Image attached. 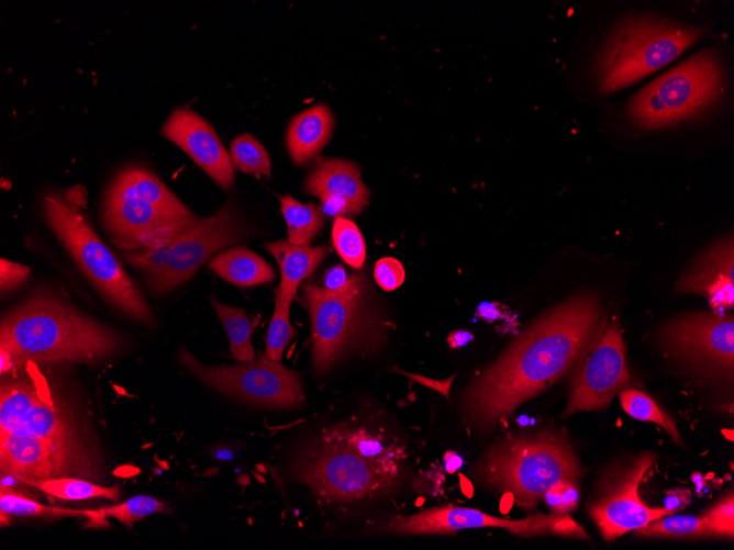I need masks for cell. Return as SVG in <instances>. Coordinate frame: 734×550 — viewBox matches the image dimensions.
<instances>
[{
	"label": "cell",
	"mask_w": 734,
	"mask_h": 550,
	"mask_svg": "<svg viewBox=\"0 0 734 550\" xmlns=\"http://www.w3.org/2000/svg\"><path fill=\"white\" fill-rule=\"evenodd\" d=\"M102 224L116 247L134 251L157 228L194 214L148 168L116 173L102 203Z\"/></svg>",
	"instance_id": "30bf717a"
},
{
	"label": "cell",
	"mask_w": 734,
	"mask_h": 550,
	"mask_svg": "<svg viewBox=\"0 0 734 550\" xmlns=\"http://www.w3.org/2000/svg\"><path fill=\"white\" fill-rule=\"evenodd\" d=\"M210 301L229 337L232 357L240 362L254 360L256 355L251 338L258 321L252 322L244 310L224 305L215 296Z\"/></svg>",
	"instance_id": "d4e9b609"
},
{
	"label": "cell",
	"mask_w": 734,
	"mask_h": 550,
	"mask_svg": "<svg viewBox=\"0 0 734 550\" xmlns=\"http://www.w3.org/2000/svg\"><path fill=\"white\" fill-rule=\"evenodd\" d=\"M0 512L7 517L87 516V510L47 506L5 486H1L0 491Z\"/></svg>",
	"instance_id": "4dcf8cb0"
},
{
	"label": "cell",
	"mask_w": 734,
	"mask_h": 550,
	"mask_svg": "<svg viewBox=\"0 0 734 550\" xmlns=\"http://www.w3.org/2000/svg\"><path fill=\"white\" fill-rule=\"evenodd\" d=\"M181 366L196 379L230 397L265 407L301 405L303 391L297 372L265 353L235 366H204L186 348L179 349Z\"/></svg>",
	"instance_id": "8fae6325"
},
{
	"label": "cell",
	"mask_w": 734,
	"mask_h": 550,
	"mask_svg": "<svg viewBox=\"0 0 734 550\" xmlns=\"http://www.w3.org/2000/svg\"><path fill=\"white\" fill-rule=\"evenodd\" d=\"M280 212L287 226L288 242L308 245L324 225L323 213L313 202L301 203L292 195H280Z\"/></svg>",
	"instance_id": "cb8c5ba5"
},
{
	"label": "cell",
	"mask_w": 734,
	"mask_h": 550,
	"mask_svg": "<svg viewBox=\"0 0 734 550\" xmlns=\"http://www.w3.org/2000/svg\"><path fill=\"white\" fill-rule=\"evenodd\" d=\"M209 268L229 283L242 288L269 283L276 278L273 267L244 246L218 254L209 261Z\"/></svg>",
	"instance_id": "603a6c76"
},
{
	"label": "cell",
	"mask_w": 734,
	"mask_h": 550,
	"mask_svg": "<svg viewBox=\"0 0 734 550\" xmlns=\"http://www.w3.org/2000/svg\"><path fill=\"white\" fill-rule=\"evenodd\" d=\"M705 32L654 15L620 21L597 53L593 75L599 91L611 93L658 70L681 55Z\"/></svg>",
	"instance_id": "5b68a950"
},
{
	"label": "cell",
	"mask_w": 734,
	"mask_h": 550,
	"mask_svg": "<svg viewBox=\"0 0 734 550\" xmlns=\"http://www.w3.org/2000/svg\"><path fill=\"white\" fill-rule=\"evenodd\" d=\"M0 431L31 436L85 453L75 419L65 407L45 399L32 378L2 379Z\"/></svg>",
	"instance_id": "9a60e30c"
},
{
	"label": "cell",
	"mask_w": 734,
	"mask_h": 550,
	"mask_svg": "<svg viewBox=\"0 0 734 550\" xmlns=\"http://www.w3.org/2000/svg\"><path fill=\"white\" fill-rule=\"evenodd\" d=\"M265 248L280 268L281 279L275 296L288 302H292L298 287L315 271L329 252L326 246L292 245L285 239L266 243Z\"/></svg>",
	"instance_id": "7402d4cb"
},
{
	"label": "cell",
	"mask_w": 734,
	"mask_h": 550,
	"mask_svg": "<svg viewBox=\"0 0 734 550\" xmlns=\"http://www.w3.org/2000/svg\"><path fill=\"white\" fill-rule=\"evenodd\" d=\"M726 72L715 49L705 48L635 93L626 113L633 125L658 130L691 121L721 101Z\"/></svg>",
	"instance_id": "52a82bcc"
},
{
	"label": "cell",
	"mask_w": 734,
	"mask_h": 550,
	"mask_svg": "<svg viewBox=\"0 0 734 550\" xmlns=\"http://www.w3.org/2000/svg\"><path fill=\"white\" fill-rule=\"evenodd\" d=\"M377 284L385 291H393L404 281V269L400 261L386 257L379 259L374 269Z\"/></svg>",
	"instance_id": "d590c367"
},
{
	"label": "cell",
	"mask_w": 734,
	"mask_h": 550,
	"mask_svg": "<svg viewBox=\"0 0 734 550\" xmlns=\"http://www.w3.org/2000/svg\"><path fill=\"white\" fill-rule=\"evenodd\" d=\"M630 382L623 332L620 324L612 321L597 344L589 349L572 380L563 415L604 409L609 407L613 396Z\"/></svg>",
	"instance_id": "2e32d148"
},
{
	"label": "cell",
	"mask_w": 734,
	"mask_h": 550,
	"mask_svg": "<svg viewBox=\"0 0 734 550\" xmlns=\"http://www.w3.org/2000/svg\"><path fill=\"white\" fill-rule=\"evenodd\" d=\"M0 284L2 292H10L22 285L30 276L26 266L1 259Z\"/></svg>",
	"instance_id": "8d00e7d4"
},
{
	"label": "cell",
	"mask_w": 734,
	"mask_h": 550,
	"mask_svg": "<svg viewBox=\"0 0 734 550\" xmlns=\"http://www.w3.org/2000/svg\"><path fill=\"white\" fill-rule=\"evenodd\" d=\"M552 512L568 514L576 509L579 503L578 483L561 480L553 485L543 497Z\"/></svg>",
	"instance_id": "e575fe53"
},
{
	"label": "cell",
	"mask_w": 734,
	"mask_h": 550,
	"mask_svg": "<svg viewBox=\"0 0 734 550\" xmlns=\"http://www.w3.org/2000/svg\"><path fill=\"white\" fill-rule=\"evenodd\" d=\"M334 130V117L324 103L314 104L296 114L287 127L286 143L297 165L309 162L326 145Z\"/></svg>",
	"instance_id": "44dd1931"
},
{
	"label": "cell",
	"mask_w": 734,
	"mask_h": 550,
	"mask_svg": "<svg viewBox=\"0 0 734 550\" xmlns=\"http://www.w3.org/2000/svg\"><path fill=\"white\" fill-rule=\"evenodd\" d=\"M230 157L233 167L237 170L260 175L269 178L271 175V162L265 147L252 135L244 133L231 144Z\"/></svg>",
	"instance_id": "f546056e"
},
{
	"label": "cell",
	"mask_w": 734,
	"mask_h": 550,
	"mask_svg": "<svg viewBox=\"0 0 734 550\" xmlns=\"http://www.w3.org/2000/svg\"><path fill=\"white\" fill-rule=\"evenodd\" d=\"M41 209L54 235L102 296L130 317L152 324L153 314L141 290L79 207L63 192L47 190Z\"/></svg>",
	"instance_id": "8992f818"
},
{
	"label": "cell",
	"mask_w": 734,
	"mask_h": 550,
	"mask_svg": "<svg viewBox=\"0 0 734 550\" xmlns=\"http://www.w3.org/2000/svg\"><path fill=\"white\" fill-rule=\"evenodd\" d=\"M497 527L521 537L557 535L588 539L583 528L568 514L536 513L522 519H505L479 509L437 506L408 516H394L375 529L399 535H448L458 530Z\"/></svg>",
	"instance_id": "4fadbf2b"
},
{
	"label": "cell",
	"mask_w": 734,
	"mask_h": 550,
	"mask_svg": "<svg viewBox=\"0 0 734 550\" xmlns=\"http://www.w3.org/2000/svg\"><path fill=\"white\" fill-rule=\"evenodd\" d=\"M0 348L13 357L16 367L25 362L98 363L119 353L123 339L58 293L40 288L2 316Z\"/></svg>",
	"instance_id": "3957f363"
},
{
	"label": "cell",
	"mask_w": 734,
	"mask_h": 550,
	"mask_svg": "<svg viewBox=\"0 0 734 550\" xmlns=\"http://www.w3.org/2000/svg\"><path fill=\"white\" fill-rule=\"evenodd\" d=\"M596 295H575L535 321L466 390L464 417L478 430L509 418L524 402L560 379L599 332Z\"/></svg>",
	"instance_id": "6da1fadb"
},
{
	"label": "cell",
	"mask_w": 734,
	"mask_h": 550,
	"mask_svg": "<svg viewBox=\"0 0 734 550\" xmlns=\"http://www.w3.org/2000/svg\"><path fill=\"white\" fill-rule=\"evenodd\" d=\"M24 483L38 489L45 494L65 500L80 501L89 498H107L116 501L120 496L118 486H102L77 476H63L45 480H27Z\"/></svg>",
	"instance_id": "484cf974"
},
{
	"label": "cell",
	"mask_w": 734,
	"mask_h": 550,
	"mask_svg": "<svg viewBox=\"0 0 734 550\" xmlns=\"http://www.w3.org/2000/svg\"><path fill=\"white\" fill-rule=\"evenodd\" d=\"M474 474L483 486L532 508L559 481L578 483L582 468L566 437L546 430L498 441L476 463Z\"/></svg>",
	"instance_id": "277c9868"
},
{
	"label": "cell",
	"mask_w": 734,
	"mask_h": 550,
	"mask_svg": "<svg viewBox=\"0 0 734 550\" xmlns=\"http://www.w3.org/2000/svg\"><path fill=\"white\" fill-rule=\"evenodd\" d=\"M164 512H169V508L159 500L149 495H135L121 504L87 510V517L94 521L104 517H112L120 524H123L127 529H131L134 523L147 516Z\"/></svg>",
	"instance_id": "f1b7e54d"
},
{
	"label": "cell",
	"mask_w": 734,
	"mask_h": 550,
	"mask_svg": "<svg viewBox=\"0 0 734 550\" xmlns=\"http://www.w3.org/2000/svg\"><path fill=\"white\" fill-rule=\"evenodd\" d=\"M690 492L682 489H675L667 494L665 507L671 513L681 509L690 503Z\"/></svg>",
	"instance_id": "f35d334b"
},
{
	"label": "cell",
	"mask_w": 734,
	"mask_h": 550,
	"mask_svg": "<svg viewBox=\"0 0 734 550\" xmlns=\"http://www.w3.org/2000/svg\"><path fill=\"white\" fill-rule=\"evenodd\" d=\"M304 192L318 197L337 216L357 214L368 203L369 191L359 167L352 161L319 157L303 183Z\"/></svg>",
	"instance_id": "d6986e66"
},
{
	"label": "cell",
	"mask_w": 734,
	"mask_h": 550,
	"mask_svg": "<svg viewBox=\"0 0 734 550\" xmlns=\"http://www.w3.org/2000/svg\"><path fill=\"white\" fill-rule=\"evenodd\" d=\"M619 399L623 411L631 417L654 423L666 430L674 442H682L674 420L650 396L634 389H625L620 391Z\"/></svg>",
	"instance_id": "83f0119b"
},
{
	"label": "cell",
	"mask_w": 734,
	"mask_h": 550,
	"mask_svg": "<svg viewBox=\"0 0 734 550\" xmlns=\"http://www.w3.org/2000/svg\"><path fill=\"white\" fill-rule=\"evenodd\" d=\"M655 460V453L644 451L612 463L601 476L588 513L605 540H615L672 514L666 507H648L640 498V484Z\"/></svg>",
	"instance_id": "5bb4252c"
},
{
	"label": "cell",
	"mask_w": 734,
	"mask_h": 550,
	"mask_svg": "<svg viewBox=\"0 0 734 550\" xmlns=\"http://www.w3.org/2000/svg\"><path fill=\"white\" fill-rule=\"evenodd\" d=\"M87 456L31 436L0 431L1 474L20 481L88 475Z\"/></svg>",
	"instance_id": "e0dca14e"
},
{
	"label": "cell",
	"mask_w": 734,
	"mask_h": 550,
	"mask_svg": "<svg viewBox=\"0 0 734 550\" xmlns=\"http://www.w3.org/2000/svg\"><path fill=\"white\" fill-rule=\"evenodd\" d=\"M366 278L347 293H334L308 283L302 298L311 322L313 368L323 374L354 350H375L383 329L367 301Z\"/></svg>",
	"instance_id": "ba28073f"
},
{
	"label": "cell",
	"mask_w": 734,
	"mask_h": 550,
	"mask_svg": "<svg viewBox=\"0 0 734 550\" xmlns=\"http://www.w3.org/2000/svg\"><path fill=\"white\" fill-rule=\"evenodd\" d=\"M404 459V447L385 431L342 423L309 442L291 472L325 501L354 502L390 493Z\"/></svg>",
	"instance_id": "7a4b0ae2"
},
{
	"label": "cell",
	"mask_w": 734,
	"mask_h": 550,
	"mask_svg": "<svg viewBox=\"0 0 734 550\" xmlns=\"http://www.w3.org/2000/svg\"><path fill=\"white\" fill-rule=\"evenodd\" d=\"M275 298V311L266 335L265 355L280 362L286 346L296 337L297 332L289 317L291 302Z\"/></svg>",
	"instance_id": "d6a6232c"
},
{
	"label": "cell",
	"mask_w": 734,
	"mask_h": 550,
	"mask_svg": "<svg viewBox=\"0 0 734 550\" xmlns=\"http://www.w3.org/2000/svg\"><path fill=\"white\" fill-rule=\"evenodd\" d=\"M659 345L692 372L732 381L734 319L732 315L687 313L668 321L658 333Z\"/></svg>",
	"instance_id": "7c38bea8"
},
{
	"label": "cell",
	"mask_w": 734,
	"mask_h": 550,
	"mask_svg": "<svg viewBox=\"0 0 734 550\" xmlns=\"http://www.w3.org/2000/svg\"><path fill=\"white\" fill-rule=\"evenodd\" d=\"M678 293L704 295L715 314L734 305L733 238L725 237L704 251L678 279Z\"/></svg>",
	"instance_id": "ffe728a7"
},
{
	"label": "cell",
	"mask_w": 734,
	"mask_h": 550,
	"mask_svg": "<svg viewBox=\"0 0 734 550\" xmlns=\"http://www.w3.org/2000/svg\"><path fill=\"white\" fill-rule=\"evenodd\" d=\"M247 234L242 213L227 201L213 215L201 217L169 244L151 250L125 251L124 258L143 274L155 294H164L191 279L214 252Z\"/></svg>",
	"instance_id": "9c48e42d"
},
{
	"label": "cell",
	"mask_w": 734,
	"mask_h": 550,
	"mask_svg": "<svg viewBox=\"0 0 734 550\" xmlns=\"http://www.w3.org/2000/svg\"><path fill=\"white\" fill-rule=\"evenodd\" d=\"M160 134L182 149L215 183L230 190L234 183V167L230 153L213 126L191 109L179 106L171 111Z\"/></svg>",
	"instance_id": "ac0fdd59"
},
{
	"label": "cell",
	"mask_w": 734,
	"mask_h": 550,
	"mask_svg": "<svg viewBox=\"0 0 734 550\" xmlns=\"http://www.w3.org/2000/svg\"><path fill=\"white\" fill-rule=\"evenodd\" d=\"M635 536L645 538L700 539L714 538L713 531L701 516L667 515L635 530Z\"/></svg>",
	"instance_id": "4316f807"
},
{
	"label": "cell",
	"mask_w": 734,
	"mask_h": 550,
	"mask_svg": "<svg viewBox=\"0 0 734 550\" xmlns=\"http://www.w3.org/2000/svg\"><path fill=\"white\" fill-rule=\"evenodd\" d=\"M332 240L335 250L351 267L360 269L366 259V245L357 225L344 217L336 216L332 227Z\"/></svg>",
	"instance_id": "1f68e13d"
},
{
	"label": "cell",
	"mask_w": 734,
	"mask_h": 550,
	"mask_svg": "<svg viewBox=\"0 0 734 550\" xmlns=\"http://www.w3.org/2000/svg\"><path fill=\"white\" fill-rule=\"evenodd\" d=\"M399 372L409 377L410 379H413L414 381H416V382H419V383H421L425 386L434 389L435 391L440 392L441 394H443L446 397H448V395H449V389H451L452 380L455 377V375H452L447 380L436 381V380H432V379L425 378L423 375L414 374V373H409V372H404V371H399Z\"/></svg>",
	"instance_id": "74e56055"
},
{
	"label": "cell",
	"mask_w": 734,
	"mask_h": 550,
	"mask_svg": "<svg viewBox=\"0 0 734 550\" xmlns=\"http://www.w3.org/2000/svg\"><path fill=\"white\" fill-rule=\"evenodd\" d=\"M472 335L466 330H457L449 335L447 341L452 348H458L471 340Z\"/></svg>",
	"instance_id": "ab89813d"
},
{
	"label": "cell",
	"mask_w": 734,
	"mask_h": 550,
	"mask_svg": "<svg viewBox=\"0 0 734 550\" xmlns=\"http://www.w3.org/2000/svg\"><path fill=\"white\" fill-rule=\"evenodd\" d=\"M711 530L714 538H730L734 536V496L729 493L714 505L700 514Z\"/></svg>",
	"instance_id": "836d02e7"
}]
</instances>
